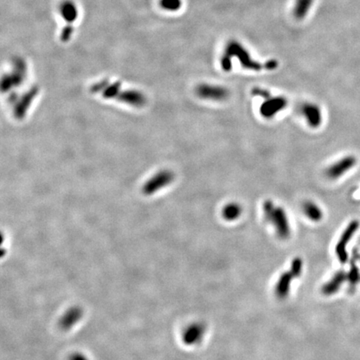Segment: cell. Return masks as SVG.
<instances>
[{"label":"cell","mask_w":360,"mask_h":360,"mask_svg":"<svg viewBox=\"0 0 360 360\" xmlns=\"http://www.w3.org/2000/svg\"><path fill=\"white\" fill-rule=\"evenodd\" d=\"M238 58L243 67L247 70H254V71H260L261 70H265V64H260L253 59L247 49L237 41L229 42L224 55L221 58V66L223 70L229 72L232 70V58Z\"/></svg>","instance_id":"1"},{"label":"cell","mask_w":360,"mask_h":360,"mask_svg":"<svg viewBox=\"0 0 360 360\" xmlns=\"http://www.w3.org/2000/svg\"><path fill=\"white\" fill-rule=\"evenodd\" d=\"M263 209L264 217L274 225L278 235L281 238H288L291 233L290 224L284 208L275 205L271 200H266Z\"/></svg>","instance_id":"2"},{"label":"cell","mask_w":360,"mask_h":360,"mask_svg":"<svg viewBox=\"0 0 360 360\" xmlns=\"http://www.w3.org/2000/svg\"><path fill=\"white\" fill-rule=\"evenodd\" d=\"M196 94L203 100L223 101L229 97L230 92L224 86L202 83L197 87Z\"/></svg>","instance_id":"3"},{"label":"cell","mask_w":360,"mask_h":360,"mask_svg":"<svg viewBox=\"0 0 360 360\" xmlns=\"http://www.w3.org/2000/svg\"><path fill=\"white\" fill-rule=\"evenodd\" d=\"M358 227H359V223L357 220L351 222L345 230L344 231V233H342L341 238L336 245L335 252L337 254L338 259L341 263H345L348 261L346 246L352 237L354 235L356 231L358 230Z\"/></svg>","instance_id":"4"},{"label":"cell","mask_w":360,"mask_h":360,"mask_svg":"<svg viewBox=\"0 0 360 360\" xmlns=\"http://www.w3.org/2000/svg\"><path fill=\"white\" fill-rule=\"evenodd\" d=\"M288 105V100L283 96H275L266 99L261 104L259 113L264 118H271Z\"/></svg>","instance_id":"5"},{"label":"cell","mask_w":360,"mask_h":360,"mask_svg":"<svg viewBox=\"0 0 360 360\" xmlns=\"http://www.w3.org/2000/svg\"><path fill=\"white\" fill-rule=\"evenodd\" d=\"M300 113L305 118L308 125L313 129H317L320 126L323 121V115L320 107L314 103H305L300 107Z\"/></svg>","instance_id":"6"},{"label":"cell","mask_w":360,"mask_h":360,"mask_svg":"<svg viewBox=\"0 0 360 360\" xmlns=\"http://www.w3.org/2000/svg\"><path fill=\"white\" fill-rule=\"evenodd\" d=\"M356 164V159L353 156H347L329 166L326 174L330 178H338L350 170Z\"/></svg>","instance_id":"7"},{"label":"cell","mask_w":360,"mask_h":360,"mask_svg":"<svg viewBox=\"0 0 360 360\" xmlns=\"http://www.w3.org/2000/svg\"><path fill=\"white\" fill-rule=\"evenodd\" d=\"M346 280V273L344 271H339L333 276L332 279L327 284L323 285V289H322L323 293L325 295L335 294L341 288L342 284H344Z\"/></svg>","instance_id":"8"},{"label":"cell","mask_w":360,"mask_h":360,"mask_svg":"<svg viewBox=\"0 0 360 360\" xmlns=\"http://www.w3.org/2000/svg\"><path fill=\"white\" fill-rule=\"evenodd\" d=\"M204 334V327L200 323H194L185 333L184 340L187 344H195L200 341Z\"/></svg>","instance_id":"9"},{"label":"cell","mask_w":360,"mask_h":360,"mask_svg":"<svg viewBox=\"0 0 360 360\" xmlns=\"http://www.w3.org/2000/svg\"><path fill=\"white\" fill-rule=\"evenodd\" d=\"M293 279H295L293 274L289 270V272H284L280 276V280L276 285V294L280 298H284L289 294L290 290L291 282Z\"/></svg>","instance_id":"10"},{"label":"cell","mask_w":360,"mask_h":360,"mask_svg":"<svg viewBox=\"0 0 360 360\" xmlns=\"http://www.w3.org/2000/svg\"><path fill=\"white\" fill-rule=\"evenodd\" d=\"M305 215L313 222H319L323 219V211L318 204L313 201H306L303 205Z\"/></svg>","instance_id":"11"},{"label":"cell","mask_w":360,"mask_h":360,"mask_svg":"<svg viewBox=\"0 0 360 360\" xmlns=\"http://www.w3.org/2000/svg\"><path fill=\"white\" fill-rule=\"evenodd\" d=\"M242 212V207L238 203H229L224 206L222 210V215L227 221H234L241 216Z\"/></svg>","instance_id":"12"},{"label":"cell","mask_w":360,"mask_h":360,"mask_svg":"<svg viewBox=\"0 0 360 360\" xmlns=\"http://www.w3.org/2000/svg\"><path fill=\"white\" fill-rule=\"evenodd\" d=\"M314 0H296L293 15L297 19H302L307 15L311 9Z\"/></svg>","instance_id":"13"},{"label":"cell","mask_w":360,"mask_h":360,"mask_svg":"<svg viewBox=\"0 0 360 360\" xmlns=\"http://www.w3.org/2000/svg\"><path fill=\"white\" fill-rule=\"evenodd\" d=\"M347 280H349L351 285H355V284L358 283V280H360L358 268H357V266H356L355 263H353V262H352V263H351L350 271H349V274L347 275Z\"/></svg>","instance_id":"14"},{"label":"cell","mask_w":360,"mask_h":360,"mask_svg":"<svg viewBox=\"0 0 360 360\" xmlns=\"http://www.w3.org/2000/svg\"><path fill=\"white\" fill-rule=\"evenodd\" d=\"M303 270V261L300 258H295L291 264L290 271L295 278L299 277Z\"/></svg>","instance_id":"15"},{"label":"cell","mask_w":360,"mask_h":360,"mask_svg":"<svg viewBox=\"0 0 360 360\" xmlns=\"http://www.w3.org/2000/svg\"><path fill=\"white\" fill-rule=\"evenodd\" d=\"M163 5L167 10H177L181 6V0H163Z\"/></svg>","instance_id":"16"},{"label":"cell","mask_w":360,"mask_h":360,"mask_svg":"<svg viewBox=\"0 0 360 360\" xmlns=\"http://www.w3.org/2000/svg\"><path fill=\"white\" fill-rule=\"evenodd\" d=\"M252 94H253V95H254V96H259V97L263 98L264 100L271 97L270 93L268 92V90L264 89V88H259V87H255V88H253Z\"/></svg>","instance_id":"17"},{"label":"cell","mask_w":360,"mask_h":360,"mask_svg":"<svg viewBox=\"0 0 360 360\" xmlns=\"http://www.w3.org/2000/svg\"><path fill=\"white\" fill-rule=\"evenodd\" d=\"M279 63L275 59L268 60V62L265 63V70H274L278 67Z\"/></svg>","instance_id":"18"},{"label":"cell","mask_w":360,"mask_h":360,"mask_svg":"<svg viewBox=\"0 0 360 360\" xmlns=\"http://www.w3.org/2000/svg\"><path fill=\"white\" fill-rule=\"evenodd\" d=\"M72 31H73V29L70 28V26L65 28V31L63 33V40H68L70 38V35H71Z\"/></svg>","instance_id":"19"}]
</instances>
